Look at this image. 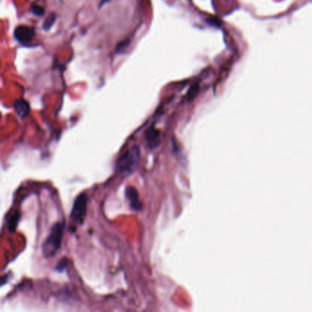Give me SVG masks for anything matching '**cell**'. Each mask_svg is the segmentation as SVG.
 I'll return each mask as SVG.
<instances>
[{
	"label": "cell",
	"instance_id": "obj_3",
	"mask_svg": "<svg viewBox=\"0 0 312 312\" xmlns=\"http://www.w3.org/2000/svg\"><path fill=\"white\" fill-rule=\"evenodd\" d=\"M87 214V196L86 193L78 195L74 200L71 212V219L78 224H81Z\"/></svg>",
	"mask_w": 312,
	"mask_h": 312
},
{
	"label": "cell",
	"instance_id": "obj_4",
	"mask_svg": "<svg viewBox=\"0 0 312 312\" xmlns=\"http://www.w3.org/2000/svg\"><path fill=\"white\" fill-rule=\"evenodd\" d=\"M34 35H35L34 30L32 27L24 26V25L16 27L15 32H14V36L16 38V40L21 44L30 43L32 41Z\"/></svg>",
	"mask_w": 312,
	"mask_h": 312
},
{
	"label": "cell",
	"instance_id": "obj_5",
	"mask_svg": "<svg viewBox=\"0 0 312 312\" xmlns=\"http://www.w3.org/2000/svg\"><path fill=\"white\" fill-rule=\"evenodd\" d=\"M126 198L134 211H140L143 205L141 203L139 193L135 187H127L126 190Z\"/></svg>",
	"mask_w": 312,
	"mask_h": 312
},
{
	"label": "cell",
	"instance_id": "obj_7",
	"mask_svg": "<svg viewBox=\"0 0 312 312\" xmlns=\"http://www.w3.org/2000/svg\"><path fill=\"white\" fill-rule=\"evenodd\" d=\"M14 110L16 113L18 114V117L20 118H27L29 114L31 112V107L27 101L24 99H19L16 101L14 104Z\"/></svg>",
	"mask_w": 312,
	"mask_h": 312
},
{
	"label": "cell",
	"instance_id": "obj_9",
	"mask_svg": "<svg viewBox=\"0 0 312 312\" xmlns=\"http://www.w3.org/2000/svg\"><path fill=\"white\" fill-rule=\"evenodd\" d=\"M55 20H56L55 14H50V16L45 19V22L43 24V29L45 31H49L50 27H52V25L54 24Z\"/></svg>",
	"mask_w": 312,
	"mask_h": 312
},
{
	"label": "cell",
	"instance_id": "obj_10",
	"mask_svg": "<svg viewBox=\"0 0 312 312\" xmlns=\"http://www.w3.org/2000/svg\"><path fill=\"white\" fill-rule=\"evenodd\" d=\"M32 13L34 14L35 16L41 17V16L44 14V12H45V10L43 9L42 7H40V6L34 5V6H32Z\"/></svg>",
	"mask_w": 312,
	"mask_h": 312
},
{
	"label": "cell",
	"instance_id": "obj_8",
	"mask_svg": "<svg viewBox=\"0 0 312 312\" xmlns=\"http://www.w3.org/2000/svg\"><path fill=\"white\" fill-rule=\"evenodd\" d=\"M20 220V213H15L12 216H10L9 218V221H8V228H9V231L11 233L16 231L17 227H18V222Z\"/></svg>",
	"mask_w": 312,
	"mask_h": 312
},
{
	"label": "cell",
	"instance_id": "obj_2",
	"mask_svg": "<svg viewBox=\"0 0 312 312\" xmlns=\"http://www.w3.org/2000/svg\"><path fill=\"white\" fill-rule=\"evenodd\" d=\"M64 225L56 222L50 229V234L42 244V253L46 258H52L59 251L64 237Z\"/></svg>",
	"mask_w": 312,
	"mask_h": 312
},
{
	"label": "cell",
	"instance_id": "obj_11",
	"mask_svg": "<svg viewBox=\"0 0 312 312\" xmlns=\"http://www.w3.org/2000/svg\"><path fill=\"white\" fill-rule=\"evenodd\" d=\"M67 267V260L65 258H63L59 264L56 266V270L59 272L64 271V269Z\"/></svg>",
	"mask_w": 312,
	"mask_h": 312
},
{
	"label": "cell",
	"instance_id": "obj_6",
	"mask_svg": "<svg viewBox=\"0 0 312 312\" xmlns=\"http://www.w3.org/2000/svg\"><path fill=\"white\" fill-rule=\"evenodd\" d=\"M147 144L151 150H155L159 147L161 143V133L154 126L150 127L146 134Z\"/></svg>",
	"mask_w": 312,
	"mask_h": 312
},
{
	"label": "cell",
	"instance_id": "obj_1",
	"mask_svg": "<svg viewBox=\"0 0 312 312\" xmlns=\"http://www.w3.org/2000/svg\"><path fill=\"white\" fill-rule=\"evenodd\" d=\"M140 160V150L134 146L123 153L117 160L116 169L119 174L129 175L135 172Z\"/></svg>",
	"mask_w": 312,
	"mask_h": 312
},
{
	"label": "cell",
	"instance_id": "obj_12",
	"mask_svg": "<svg viewBox=\"0 0 312 312\" xmlns=\"http://www.w3.org/2000/svg\"><path fill=\"white\" fill-rule=\"evenodd\" d=\"M106 1H108V0H102V4H104V2H106Z\"/></svg>",
	"mask_w": 312,
	"mask_h": 312
}]
</instances>
